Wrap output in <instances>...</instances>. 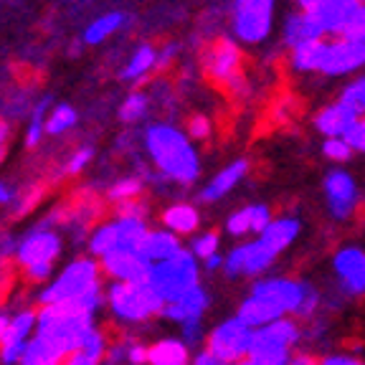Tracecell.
<instances>
[{
  "mask_svg": "<svg viewBox=\"0 0 365 365\" xmlns=\"http://www.w3.org/2000/svg\"><path fill=\"white\" fill-rule=\"evenodd\" d=\"M317 307L319 292L307 282L292 279V277H259L254 279L249 297L239 304L236 314L257 330L284 314L309 317Z\"/></svg>",
  "mask_w": 365,
  "mask_h": 365,
  "instance_id": "cell-1",
  "label": "cell"
},
{
  "mask_svg": "<svg viewBox=\"0 0 365 365\" xmlns=\"http://www.w3.org/2000/svg\"><path fill=\"white\" fill-rule=\"evenodd\" d=\"M91 330H94V312L84 309L76 299H68L58 304H43L38 309L34 337L53 355L66 360L71 353L81 350Z\"/></svg>",
  "mask_w": 365,
  "mask_h": 365,
  "instance_id": "cell-2",
  "label": "cell"
},
{
  "mask_svg": "<svg viewBox=\"0 0 365 365\" xmlns=\"http://www.w3.org/2000/svg\"><path fill=\"white\" fill-rule=\"evenodd\" d=\"M145 145L158 168L168 180L190 185L200 175V158L190 143L188 132L178 130L173 125H153L148 127Z\"/></svg>",
  "mask_w": 365,
  "mask_h": 365,
  "instance_id": "cell-3",
  "label": "cell"
},
{
  "mask_svg": "<svg viewBox=\"0 0 365 365\" xmlns=\"http://www.w3.org/2000/svg\"><path fill=\"white\" fill-rule=\"evenodd\" d=\"M299 340H302V327H299L297 317L284 314V317L254 330L249 358H257L267 365H289V358L299 345Z\"/></svg>",
  "mask_w": 365,
  "mask_h": 365,
  "instance_id": "cell-4",
  "label": "cell"
},
{
  "mask_svg": "<svg viewBox=\"0 0 365 365\" xmlns=\"http://www.w3.org/2000/svg\"><path fill=\"white\" fill-rule=\"evenodd\" d=\"M107 304L114 317L125 322H145L165 309V299L150 282H114L107 292Z\"/></svg>",
  "mask_w": 365,
  "mask_h": 365,
  "instance_id": "cell-5",
  "label": "cell"
},
{
  "mask_svg": "<svg viewBox=\"0 0 365 365\" xmlns=\"http://www.w3.org/2000/svg\"><path fill=\"white\" fill-rule=\"evenodd\" d=\"M148 282L158 289V294L165 302H173L188 289H193L195 284H200L198 257L193 251L180 249L175 257L165 259V262H153Z\"/></svg>",
  "mask_w": 365,
  "mask_h": 365,
  "instance_id": "cell-6",
  "label": "cell"
},
{
  "mask_svg": "<svg viewBox=\"0 0 365 365\" xmlns=\"http://www.w3.org/2000/svg\"><path fill=\"white\" fill-rule=\"evenodd\" d=\"M99 264L94 259H76L71 262L51 284L46 287L38 294V304H58L76 299V297L86 294L89 289L99 287Z\"/></svg>",
  "mask_w": 365,
  "mask_h": 365,
  "instance_id": "cell-7",
  "label": "cell"
},
{
  "mask_svg": "<svg viewBox=\"0 0 365 365\" xmlns=\"http://www.w3.org/2000/svg\"><path fill=\"white\" fill-rule=\"evenodd\" d=\"M277 0H234V36L239 43L257 46L272 36Z\"/></svg>",
  "mask_w": 365,
  "mask_h": 365,
  "instance_id": "cell-8",
  "label": "cell"
},
{
  "mask_svg": "<svg viewBox=\"0 0 365 365\" xmlns=\"http://www.w3.org/2000/svg\"><path fill=\"white\" fill-rule=\"evenodd\" d=\"M58 254H61V239L53 231H34L18 244L16 251L18 264L34 282H43L51 277Z\"/></svg>",
  "mask_w": 365,
  "mask_h": 365,
  "instance_id": "cell-9",
  "label": "cell"
},
{
  "mask_svg": "<svg viewBox=\"0 0 365 365\" xmlns=\"http://www.w3.org/2000/svg\"><path fill=\"white\" fill-rule=\"evenodd\" d=\"M251 342H254V327L246 325L244 319L236 314V317L223 319V322H218L213 327L211 335L205 337V350H211L216 358L231 365L249 358Z\"/></svg>",
  "mask_w": 365,
  "mask_h": 365,
  "instance_id": "cell-10",
  "label": "cell"
},
{
  "mask_svg": "<svg viewBox=\"0 0 365 365\" xmlns=\"http://www.w3.org/2000/svg\"><path fill=\"white\" fill-rule=\"evenodd\" d=\"M277 259H279V254L269 249L259 236H254L251 241H241L239 246L228 251L223 259V274L231 279H244V277L259 279L274 267Z\"/></svg>",
  "mask_w": 365,
  "mask_h": 365,
  "instance_id": "cell-11",
  "label": "cell"
},
{
  "mask_svg": "<svg viewBox=\"0 0 365 365\" xmlns=\"http://www.w3.org/2000/svg\"><path fill=\"white\" fill-rule=\"evenodd\" d=\"M241 46L236 41L221 38L218 43H213V48L205 53V74L211 76L216 84H223L228 89L241 91V86L246 84L241 76Z\"/></svg>",
  "mask_w": 365,
  "mask_h": 365,
  "instance_id": "cell-12",
  "label": "cell"
},
{
  "mask_svg": "<svg viewBox=\"0 0 365 365\" xmlns=\"http://www.w3.org/2000/svg\"><path fill=\"white\" fill-rule=\"evenodd\" d=\"M363 66H365V41L337 36V38H330V43H327V53L319 74L337 79V76L355 74Z\"/></svg>",
  "mask_w": 365,
  "mask_h": 365,
  "instance_id": "cell-13",
  "label": "cell"
},
{
  "mask_svg": "<svg viewBox=\"0 0 365 365\" xmlns=\"http://www.w3.org/2000/svg\"><path fill=\"white\" fill-rule=\"evenodd\" d=\"M322 188H325V200H327V211L335 221H345L355 213L358 208V182L350 175L348 170H330L322 180Z\"/></svg>",
  "mask_w": 365,
  "mask_h": 365,
  "instance_id": "cell-14",
  "label": "cell"
},
{
  "mask_svg": "<svg viewBox=\"0 0 365 365\" xmlns=\"http://www.w3.org/2000/svg\"><path fill=\"white\" fill-rule=\"evenodd\" d=\"M102 269L114 282H148L153 259L143 249H117L102 257Z\"/></svg>",
  "mask_w": 365,
  "mask_h": 365,
  "instance_id": "cell-15",
  "label": "cell"
},
{
  "mask_svg": "<svg viewBox=\"0 0 365 365\" xmlns=\"http://www.w3.org/2000/svg\"><path fill=\"white\" fill-rule=\"evenodd\" d=\"M332 272L345 294H365V251L360 246H342L332 257Z\"/></svg>",
  "mask_w": 365,
  "mask_h": 365,
  "instance_id": "cell-16",
  "label": "cell"
},
{
  "mask_svg": "<svg viewBox=\"0 0 365 365\" xmlns=\"http://www.w3.org/2000/svg\"><path fill=\"white\" fill-rule=\"evenodd\" d=\"M363 6L365 0H325L322 6H317L309 13L317 18L322 34L330 36V38H337V36L348 34L350 23L358 18Z\"/></svg>",
  "mask_w": 365,
  "mask_h": 365,
  "instance_id": "cell-17",
  "label": "cell"
},
{
  "mask_svg": "<svg viewBox=\"0 0 365 365\" xmlns=\"http://www.w3.org/2000/svg\"><path fill=\"white\" fill-rule=\"evenodd\" d=\"M358 117L360 114L355 112L353 107H348L345 102L337 99V102L327 104V107H322L317 114H314L312 125L322 137H345V132L355 125Z\"/></svg>",
  "mask_w": 365,
  "mask_h": 365,
  "instance_id": "cell-18",
  "label": "cell"
},
{
  "mask_svg": "<svg viewBox=\"0 0 365 365\" xmlns=\"http://www.w3.org/2000/svg\"><path fill=\"white\" fill-rule=\"evenodd\" d=\"M272 218V208L267 203H251L226 218V231L231 236H236V239H244L249 234L259 236L269 226Z\"/></svg>",
  "mask_w": 365,
  "mask_h": 365,
  "instance_id": "cell-19",
  "label": "cell"
},
{
  "mask_svg": "<svg viewBox=\"0 0 365 365\" xmlns=\"http://www.w3.org/2000/svg\"><path fill=\"white\" fill-rule=\"evenodd\" d=\"M208 292L200 284H195L193 289H188L182 297L173 299V302H165V309H163V317H168L170 322H193V319H203V312L208 309Z\"/></svg>",
  "mask_w": 365,
  "mask_h": 365,
  "instance_id": "cell-20",
  "label": "cell"
},
{
  "mask_svg": "<svg viewBox=\"0 0 365 365\" xmlns=\"http://www.w3.org/2000/svg\"><path fill=\"white\" fill-rule=\"evenodd\" d=\"M246 173H249V163H246L244 158L234 160L231 165L221 168L211 180L205 182V188L200 190V200H203V203H216V200L226 198V195L244 180Z\"/></svg>",
  "mask_w": 365,
  "mask_h": 365,
  "instance_id": "cell-21",
  "label": "cell"
},
{
  "mask_svg": "<svg viewBox=\"0 0 365 365\" xmlns=\"http://www.w3.org/2000/svg\"><path fill=\"white\" fill-rule=\"evenodd\" d=\"M327 43H330V36H319V38L304 41V43L289 48V63L297 74H319L322 61H325Z\"/></svg>",
  "mask_w": 365,
  "mask_h": 365,
  "instance_id": "cell-22",
  "label": "cell"
},
{
  "mask_svg": "<svg viewBox=\"0 0 365 365\" xmlns=\"http://www.w3.org/2000/svg\"><path fill=\"white\" fill-rule=\"evenodd\" d=\"M322 29H319L317 18L312 16L309 11H294L284 18V26H282V41H284L287 48H294V46L304 43V41H312V38H319Z\"/></svg>",
  "mask_w": 365,
  "mask_h": 365,
  "instance_id": "cell-23",
  "label": "cell"
},
{
  "mask_svg": "<svg viewBox=\"0 0 365 365\" xmlns=\"http://www.w3.org/2000/svg\"><path fill=\"white\" fill-rule=\"evenodd\" d=\"M299 231H302V221H299V218L277 216V218H272V221H269V226L264 228L262 234H259V239H262L269 249H274L282 257V254H284V251L297 241Z\"/></svg>",
  "mask_w": 365,
  "mask_h": 365,
  "instance_id": "cell-24",
  "label": "cell"
},
{
  "mask_svg": "<svg viewBox=\"0 0 365 365\" xmlns=\"http://www.w3.org/2000/svg\"><path fill=\"white\" fill-rule=\"evenodd\" d=\"M148 365H193L190 358V345L178 337L153 342L148 348Z\"/></svg>",
  "mask_w": 365,
  "mask_h": 365,
  "instance_id": "cell-25",
  "label": "cell"
},
{
  "mask_svg": "<svg viewBox=\"0 0 365 365\" xmlns=\"http://www.w3.org/2000/svg\"><path fill=\"white\" fill-rule=\"evenodd\" d=\"M160 221H163V226L168 231H173L178 236H185V234H193L195 228L200 226V213L190 203H173L170 208L163 211Z\"/></svg>",
  "mask_w": 365,
  "mask_h": 365,
  "instance_id": "cell-26",
  "label": "cell"
},
{
  "mask_svg": "<svg viewBox=\"0 0 365 365\" xmlns=\"http://www.w3.org/2000/svg\"><path fill=\"white\" fill-rule=\"evenodd\" d=\"M180 239L178 234L168 231V228H158V231H148L143 241V251L148 254L153 262H165V259L175 257L178 251H180Z\"/></svg>",
  "mask_w": 365,
  "mask_h": 365,
  "instance_id": "cell-27",
  "label": "cell"
},
{
  "mask_svg": "<svg viewBox=\"0 0 365 365\" xmlns=\"http://www.w3.org/2000/svg\"><path fill=\"white\" fill-rule=\"evenodd\" d=\"M153 68H158V51H155L153 46L145 43V46H140V48H137L135 56H132L130 63L122 68L120 76L125 81H140V79H145Z\"/></svg>",
  "mask_w": 365,
  "mask_h": 365,
  "instance_id": "cell-28",
  "label": "cell"
},
{
  "mask_svg": "<svg viewBox=\"0 0 365 365\" xmlns=\"http://www.w3.org/2000/svg\"><path fill=\"white\" fill-rule=\"evenodd\" d=\"M125 21H127L125 13H107V16L97 18V21H91V26H86L84 41H86V43H91V46L102 43V41H107L109 36L120 29Z\"/></svg>",
  "mask_w": 365,
  "mask_h": 365,
  "instance_id": "cell-29",
  "label": "cell"
},
{
  "mask_svg": "<svg viewBox=\"0 0 365 365\" xmlns=\"http://www.w3.org/2000/svg\"><path fill=\"white\" fill-rule=\"evenodd\" d=\"M36 319H38V312H34V309H23V312H18L16 317L11 319L6 337H3L0 342H29L36 332Z\"/></svg>",
  "mask_w": 365,
  "mask_h": 365,
  "instance_id": "cell-30",
  "label": "cell"
},
{
  "mask_svg": "<svg viewBox=\"0 0 365 365\" xmlns=\"http://www.w3.org/2000/svg\"><path fill=\"white\" fill-rule=\"evenodd\" d=\"M120 249V236H117V226L112 223H104V226H99L94 234H91L89 239V251L94 254V257H107V254H112V251Z\"/></svg>",
  "mask_w": 365,
  "mask_h": 365,
  "instance_id": "cell-31",
  "label": "cell"
},
{
  "mask_svg": "<svg viewBox=\"0 0 365 365\" xmlns=\"http://www.w3.org/2000/svg\"><path fill=\"white\" fill-rule=\"evenodd\" d=\"M21 365H61V358H58V355H53L51 350L46 348V345H41L36 337H31Z\"/></svg>",
  "mask_w": 365,
  "mask_h": 365,
  "instance_id": "cell-32",
  "label": "cell"
},
{
  "mask_svg": "<svg viewBox=\"0 0 365 365\" xmlns=\"http://www.w3.org/2000/svg\"><path fill=\"white\" fill-rule=\"evenodd\" d=\"M355 150L350 148V143L345 140V137H325L322 140V155H325L330 163H348L350 158H353Z\"/></svg>",
  "mask_w": 365,
  "mask_h": 365,
  "instance_id": "cell-33",
  "label": "cell"
},
{
  "mask_svg": "<svg viewBox=\"0 0 365 365\" xmlns=\"http://www.w3.org/2000/svg\"><path fill=\"white\" fill-rule=\"evenodd\" d=\"M340 102H345L348 107H353L358 114H365V74L353 79L348 86H342L340 91Z\"/></svg>",
  "mask_w": 365,
  "mask_h": 365,
  "instance_id": "cell-34",
  "label": "cell"
},
{
  "mask_svg": "<svg viewBox=\"0 0 365 365\" xmlns=\"http://www.w3.org/2000/svg\"><path fill=\"white\" fill-rule=\"evenodd\" d=\"M76 122V112L68 104H61L51 112V117L46 120V132L48 135H58V132H66L68 127H74Z\"/></svg>",
  "mask_w": 365,
  "mask_h": 365,
  "instance_id": "cell-35",
  "label": "cell"
},
{
  "mask_svg": "<svg viewBox=\"0 0 365 365\" xmlns=\"http://www.w3.org/2000/svg\"><path fill=\"white\" fill-rule=\"evenodd\" d=\"M195 254V257L203 262V259L213 257V254H218L221 251V236L216 234V231H205V234L195 236L193 239V249H190Z\"/></svg>",
  "mask_w": 365,
  "mask_h": 365,
  "instance_id": "cell-36",
  "label": "cell"
},
{
  "mask_svg": "<svg viewBox=\"0 0 365 365\" xmlns=\"http://www.w3.org/2000/svg\"><path fill=\"white\" fill-rule=\"evenodd\" d=\"M145 109H148V97L140 94V91H135V94H130V97L122 102L120 120L122 122H137L145 114Z\"/></svg>",
  "mask_w": 365,
  "mask_h": 365,
  "instance_id": "cell-37",
  "label": "cell"
},
{
  "mask_svg": "<svg viewBox=\"0 0 365 365\" xmlns=\"http://www.w3.org/2000/svg\"><path fill=\"white\" fill-rule=\"evenodd\" d=\"M140 193H143V182L137 180V178H125V180L114 182L112 190H109V198L125 203V200H130V198H137Z\"/></svg>",
  "mask_w": 365,
  "mask_h": 365,
  "instance_id": "cell-38",
  "label": "cell"
},
{
  "mask_svg": "<svg viewBox=\"0 0 365 365\" xmlns=\"http://www.w3.org/2000/svg\"><path fill=\"white\" fill-rule=\"evenodd\" d=\"M81 350H84L86 355H91V358L102 360L104 353H107V342H104V335L94 327V330L89 332V337L84 340V345H81Z\"/></svg>",
  "mask_w": 365,
  "mask_h": 365,
  "instance_id": "cell-39",
  "label": "cell"
},
{
  "mask_svg": "<svg viewBox=\"0 0 365 365\" xmlns=\"http://www.w3.org/2000/svg\"><path fill=\"white\" fill-rule=\"evenodd\" d=\"M345 140H348L350 148H353L355 153L365 155V114H360L358 120H355V125L345 132Z\"/></svg>",
  "mask_w": 365,
  "mask_h": 365,
  "instance_id": "cell-40",
  "label": "cell"
},
{
  "mask_svg": "<svg viewBox=\"0 0 365 365\" xmlns=\"http://www.w3.org/2000/svg\"><path fill=\"white\" fill-rule=\"evenodd\" d=\"M43 107H46V104H41V107L36 109L34 120H31L29 135H26V145H29V148H36V145H38V140H41V135H43V132H46V122H43Z\"/></svg>",
  "mask_w": 365,
  "mask_h": 365,
  "instance_id": "cell-41",
  "label": "cell"
},
{
  "mask_svg": "<svg viewBox=\"0 0 365 365\" xmlns=\"http://www.w3.org/2000/svg\"><path fill=\"white\" fill-rule=\"evenodd\" d=\"M188 135L190 140H208L211 137V120L203 117V114H195L188 122Z\"/></svg>",
  "mask_w": 365,
  "mask_h": 365,
  "instance_id": "cell-42",
  "label": "cell"
},
{
  "mask_svg": "<svg viewBox=\"0 0 365 365\" xmlns=\"http://www.w3.org/2000/svg\"><path fill=\"white\" fill-rule=\"evenodd\" d=\"M91 160V150L89 148H84V150H79V153L74 155V158L68 160V168H66V173L68 175H76V173H81L86 168V163Z\"/></svg>",
  "mask_w": 365,
  "mask_h": 365,
  "instance_id": "cell-43",
  "label": "cell"
},
{
  "mask_svg": "<svg viewBox=\"0 0 365 365\" xmlns=\"http://www.w3.org/2000/svg\"><path fill=\"white\" fill-rule=\"evenodd\" d=\"M319 365H365L363 360L353 358V355H325V358H319Z\"/></svg>",
  "mask_w": 365,
  "mask_h": 365,
  "instance_id": "cell-44",
  "label": "cell"
},
{
  "mask_svg": "<svg viewBox=\"0 0 365 365\" xmlns=\"http://www.w3.org/2000/svg\"><path fill=\"white\" fill-rule=\"evenodd\" d=\"M127 360H130L132 365L148 363V348H145V345H130V348H127Z\"/></svg>",
  "mask_w": 365,
  "mask_h": 365,
  "instance_id": "cell-45",
  "label": "cell"
},
{
  "mask_svg": "<svg viewBox=\"0 0 365 365\" xmlns=\"http://www.w3.org/2000/svg\"><path fill=\"white\" fill-rule=\"evenodd\" d=\"M289 365H319V358H314L307 350H294L289 358Z\"/></svg>",
  "mask_w": 365,
  "mask_h": 365,
  "instance_id": "cell-46",
  "label": "cell"
},
{
  "mask_svg": "<svg viewBox=\"0 0 365 365\" xmlns=\"http://www.w3.org/2000/svg\"><path fill=\"white\" fill-rule=\"evenodd\" d=\"M63 365H99L97 358H91V355H86L84 350H76V353H71L66 358V363Z\"/></svg>",
  "mask_w": 365,
  "mask_h": 365,
  "instance_id": "cell-47",
  "label": "cell"
},
{
  "mask_svg": "<svg viewBox=\"0 0 365 365\" xmlns=\"http://www.w3.org/2000/svg\"><path fill=\"white\" fill-rule=\"evenodd\" d=\"M193 365H226V363H223L221 358H216L211 350H200V353L193 358Z\"/></svg>",
  "mask_w": 365,
  "mask_h": 365,
  "instance_id": "cell-48",
  "label": "cell"
},
{
  "mask_svg": "<svg viewBox=\"0 0 365 365\" xmlns=\"http://www.w3.org/2000/svg\"><path fill=\"white\" fill-rule=\"evenodd\" d=\"M120 216H143L145 218V205L143 203H125L120 208Z\"/></svg>",
  "mask_w": 365,
  "mask_h": 365,
  "instance_id": "cell-49",
  "label": "cell"
},
{
  "mask_svg": "<svg viewBox=\"0 0 365 365\" xmlns=\"http://www.w3.org/2000/svg\"><path fill=\"white\" fill-rule=\"evenodd\" d=\"M223 259L226 257H221V251H218V254H213V257L203 259V267L208 269V272H216V269H223Z\"/></svg>",
  "mask_w": 365,
  "mask_h": 365,
  "instance_id": "cell-50",
  "label": "cell"
},
{
  "mask_svg": "<svg viewBox=\"0 0 365 365\" xmlns=\"http://www.w3.org/2000/svg\"><path fill=\"white\" fill-rule=\"evenodd\" d=\"M173 56H175V46H165V48H163V51L158 53V68L165 66V63L170 61Z\"/></svg>",
  "mask_w": 365,
  "mask_h": 365,
  "instance_id": "cell-51",
  "label": "cell"
},
{
  "mask_svg": "<svg viewBox=\"0 0 365 365\" xmlns=\"http://www.w3.org/2000/svg\"><path fill=\"white\" fill-rule=\"evenodd\" d=\"M325 0H297V6L302 8V11H314L317 6H322Z\"/></svg>",
  "mask_w": 365,
  "mask_h": 365,
  "instance_id": "cell-52",
  "label": "cell"
},
{
  "mask_svg": "<svg viewBox=\"0 0 365 365\" xmlns=\"http://www.w3.org/2000/svg\"><path fill=\"white\" fill-rule=\"evenodd\" d=\"M13 200V190L8 188L6 182H0V203H11Z\"/></svg>",
  "mask_w": 365,
  "mask_h": 365,
  "instance_id": "cell-53",
  "label": "cell"
},
{
  "mask_svg": "<svg viewBox=\"0 0 365 365\" xmlns=\"http://www.w3.org/2000/svg\"><path fill=\"white\" fill-rule=\"evenodd\" d=\"M8 325H11V319H8V317H3V314H0V340H3V337H6Z\"/></svg>",
  "mask_w": 365,
  "mask_h": 365,
  "instance_id": "cell-54",
  "label": "cell"
},
{
  "mask_svg": "<svg viewBox=\"0 0 365 365\" xmlns=\"http://www.w3.org/2000/svg\"><path fill=\"white\" fill-rule=\"evenodd\" d=\"M231 365H267V363H262V360H257V358H244V360H239V363H231Z\"/></svg>",
  "mask_w": 365,
  "mask_h": 365,
  "instance_id": "cell-55",
  "label": "cell"
}]
</instances>
